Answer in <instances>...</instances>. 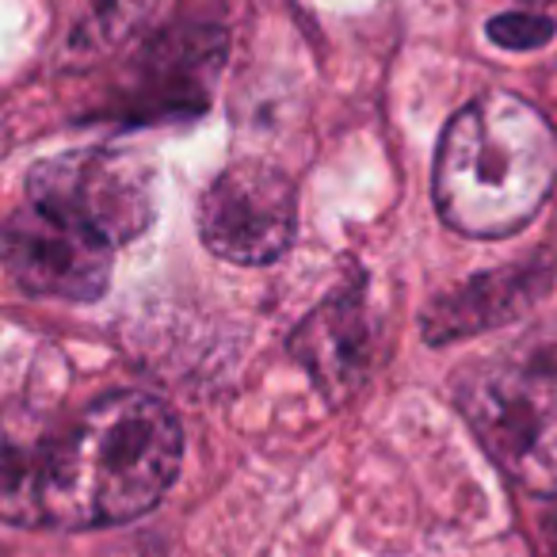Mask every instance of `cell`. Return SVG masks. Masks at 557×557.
Instances as JSON below:
<instances>
[{
  "label": "cell",
  "instance_id": "cell-1",
  "mask_svg": "<svg viewBox=\"0 0 557 557\" xmlns=\"http://www.w3.org/2000/svg\"><path fill=\"white\" fill-rule=\"evenodd\" d=\"M184 432L149 394H108L77 420H47L35 478L39 527L131 523L161 504L176 481Z\"/></svg>",
  "mask_w": 557,
  "mask_h": 557
},
{
  "label": "cell",
  "instance_id": "cell-2",
  "mask_svg": "<svg viewBox=\"0 0 557 557\" xmlns=\"http://www.w3.org/2000/svg\"><path fill=\"white\" fill-rule=\"evenodd\" d=\"M557 180V134L539 108L488 92L447 123L435 157V210L466 237L523 230Z\"/></svg>",
  "mask_w": 557,
  "mask_h": 557
},
{
  "label": "cell",
  "instance_id": "cell-3",
  "mask_svg": "<svg viewBox=\"0 0 557 557\" xmlns=\"http://www.w3.org/2000/svg\"><path fill=\"white\" fill-rule=\"evenodd\" d=\"M458 401L511 481L557 493V325L466 367Z\"/></svg>",
  "mask_w": 557,
  "mask_h": 557
},
{
  "label": "cell",
  "instance_id": "cell-4",
  "mask_svg": "<svg viewBox=\"0 0 557 557\" xmlns=\"http://www.w3.org/2000/svg\"><path fill=\"white\" fill-rule=\"evenodd\" d=\"M27 202L73 218L108 245H126L153 222V176L131 153L81 149L35 164Z\"/></svg>",
  "mask_w": 557,
  "mask_h": 557
},
{
  "label": "cell",
  "instance_id": "cell-5",
  "mask_svg": "<svg viewBox=\"0 0 557 557\" xmlns=\"http://www.w3.org/2000/svg\"><path fill=\"white\" fill-rule=\"evenodd\" d=\"M115 245L47 207L12 210L0 222V263L27 295L96 302L111 283Z\"/></svg>",
  "mask_w": 557,
  "mask_h": 557
},
{
  "label": "cell",
  "instance_id": "cell-6",
  "mask_svg": "<svg viewBox=\"0 0 557 557\" xmlns=\"http://www.w3.org/2000/svg\"><path fill=\"white\" fill-rule=\"evenodd\" d=\"M295 187L263 161H237L199 199V233L230 263H271L295 240Z\"/></svg>",
  "mask_w": 557,
  "mask_h": 557
},
{
  "label": "cell",
  "instance_id": "cell-7",
  "mask_svg": "<svg viewBox=\"0 0 557 557\" xmlns=\"http://www.w3.org/2000/svg\"><path fill=\"white\" fill-rule=\"evenodd\" d=\"M295 356L310 367L313 382L341 397L351 389V379L363 371L367 356V325H363V306L356 295H336L325 302L295 336Z\"/></svg>",
  "mask_w": 557,
  "mask_h": 557
},
{
  "label": "cell",
  "instance_id": "cell-8",
  "mask_svg": "<svg viewBox=\"0 0 557 557\" xmlns=\"http://www.w3.org/2000/svg\"><path fill=\"white\" fill-rule=\"evenodd\" d=\"M47 417L24 401L0 405V523L39 527L35 478Z\"/></svg>",
  "mask_w": 557,
  "mask_h": 557
},
{
  "label": "cell",
  "instance_id": "cell-9",
  "mask_svg": "<svg viewBox=\"0 0 557 557\" xmlns=\"http://www.w3.org/2000/svg\"><path fill=\"white\" fill-rule=\"evenodd\" d=\"M488 39L504 50H534L554 39V20L542 12H504L488 24Z\"/></svg>",
  "mask_w": 557,
  "mask_h": 557
},
{
  "label": "cell",
  "instance_id": "cell-10",
  "mask_svg": "<svg viewBox=\"0 0 557 557\" xmlns=\"http://www.w3.org/2000/svg\"><path fill=\"white\" fill-rule=\"evenodd\" d=\"M157 0H96L92 9V32L103 47H115L119 39L134 32L141 20L153 12Z\"/></svg>",
  "mask_w": 557,
  "mask_h": 557
}]
</instances>
